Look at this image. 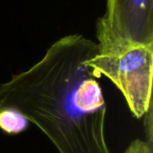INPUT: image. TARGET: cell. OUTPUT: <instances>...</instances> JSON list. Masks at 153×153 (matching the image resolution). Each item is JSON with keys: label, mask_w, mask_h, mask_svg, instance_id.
I'll return each mask as SVG.
<instances>
[{"label": "cell", "mask_w": 153, "mask_h": 153, "mask_svg": "<svg viewBox=\"0 0 153 153\" xmlns=\"http://www.w3.org/2000/svg\"><path fill=\"white\" fill-rule=\"evenodd\" d=\"M97 43L83 35L58 39L30 69L0 83V110L13 109L39 127L59 153H111L106 102L88 62Z\"/></svg>", "instance_id": "cell-1"}, {"label": "cell", "mask_w": 153, "mask_h": 153, "mask_svg": "<svg viewBox=\"0 0 153 153\" xmlns=\"http://www.w3.org/2000/svg\"><path fill=\"white\" fill-rule=\"evenodd\" d=\"M95 75L108 77L123 94L130 111L143 118L152 106L153 46H137L89 60Z\"/></svg>", "instance_id": "cell-2"}, {"label": "cell", "mask_w": 153, "mask_h": 153, "mask_svg": "<svg viewBox=\"0 0 153 153\" xmlns=\"http://www.w3.org/2000/svg\"><path fill=\"white\" fill-rule=\"evenodd\" d=\"M96 22L98 54L153 46V0H107Z\"/></svg>", "instance_id": "cell-3"}, {"label": "cell", "mask_w": 153, "mask_h": 153, "mask_svg": "<svg viewBox=\"0 0 153 153\" xmlns=\"http://www.w3.org/2000/svg\"><path fill=\"white\" fill-rule=\"evenodd\" d=\"M30 122L19 112L4 108L0 110V129L8 134H18L27 130Z\"/></svg>", "instance_id": "cell-4"}, {"label": "cell", "mask_w": 153, "mask_h": 153, "mask_svg": "<svg viewBox=\"0 0 153 153\" xmlns=\"http://www.w3.org/2000/svg\"><path fill=\"white\" fill-rule=\"evenodd\" d=\"M153 143L136 139L131 143L125 153H153Z\"/></svg>", "instance_id": "cell-5"}]
</instances>
